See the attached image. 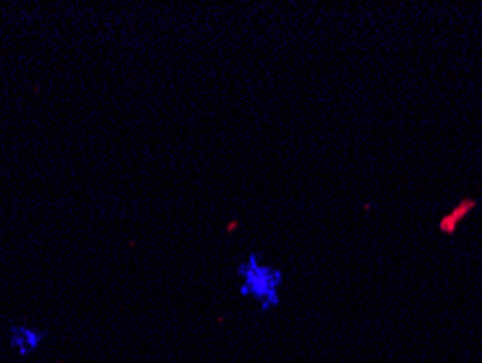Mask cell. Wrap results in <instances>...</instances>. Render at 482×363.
Segmentation results:
<instances>
[{
  "label": "cell",
  "mask_w": 482,
  "mask_h": 363,
  "mask_svg": "<svg viewBox=\"0 0 482 363\" xmlns=\"http://www.w3.org/2000/svg\"><path fill=\"white\" fill-rule=\"evenodd\" d=\"M239 272L243 274V279H245L243 294L257 296L259 300H263L265 307L279 302V287H281V281H283L279 270L261 266L257 261V257H252L245 266H241Z\"/></svg>",
  "instance_id": "6da1fadb"
},
{
  "label": "cell",
  "mask_w": 482,
  "mask_h": 363,
  "mask_svg": "<svg viewBox=\"0 0 482 363\" xmlns=\"http://www.w3.org/2000/svg\"><path fill=\"white\" fill-rule=\"evenodd\" d=\"M476 205H478L476 198H465V200H461L454 209H452L450 213H445V215L441 217V220H439V230H441V233H443V235H454L456 228H459V224L476 209Z\"/></svg>",
  "instance_id": "7a4b0ae2"
}]
</instances>
